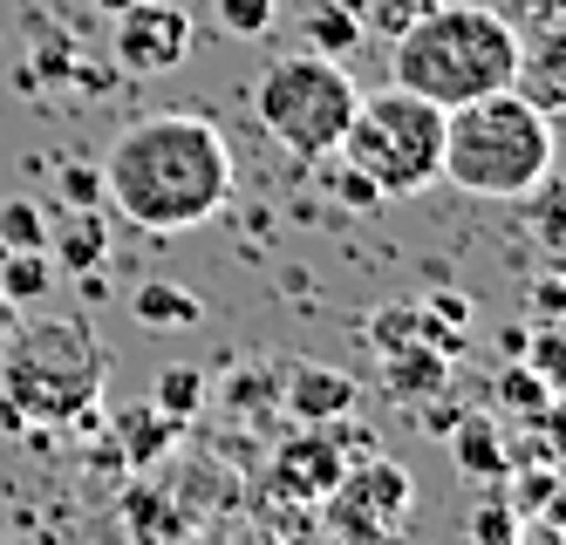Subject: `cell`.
<instances>
[{"mask_svg":"<svg viewBox=\"0 0 566 545\" xmlns=\"http://www.w3.org/2000/svg\"><path fill=\"white\" fill-rule=\"evenodd\" d=\"M103 198L144 232H198L232 205V150L212 116L157 109L103 150Z\"/></svg>","mask_w":566,"mask_h":545,"instance_id":"cell-1","label":"cell"},{"mask_svg":"<svg viewBox=\"0 0 566 545\" xmlns=\"http://www.w3.org/2000/svg\"><path fill=\"white\" fill-rule=\"evenodd\" d=\"M518 28L484 8V0H458V8H437L396 34V55H389V82L410 90L437 109H458V103H478L492 90H512L518 75Z\"/></svg>","mask_w":566,"mask_h":545,"instance_id":"cell-2","label":"cell"},{"mask_svg":"<svg viewBox=\"0 0 566 545\" xmlns=\"http://www.w3.org/2000/svg\"><path fill=\"white\" fill-rule=\"evenodd\" d=\"M103 382H109V355L90 321H69V314L14 321L8 355H0V402L21 423H49V430L83 423Z\"/></svg>","mask_w":566,"mask_h":545,"instance_id":"cell-3","label":"cell"},{"mask_svg":"<svg viewBox=\"0 0 566 545\" xmlns=\"http://www.w3.org/2000/svg\"><path fill=\"white\" fill-rule=\"evenodd\" d=\"M553 171V116L518 90L443 109V178L471 198H525Z\"/></svg>","mask_w":566,"mask_h":545,"instance_id":"cell-4","label":"cell"},{"mask_svg":"<svg viewBox=\"0 0 566 545\" xmlns=\"http://www.w3.org/2000/svg\"><path fill=\"white\" fill-rule=\"evenodd\" d=\"M335 157H348L355 171H369L382 198H410V191L443 178V109L389 82V90L355 103Z\"/></svg>","mask_w":566,"mask_h":545,"instance_id":"cell-5","label":"cell"},{"mask_svg":"<svg viewBox=\"0 0 566 545\" xmlns=\"http://www.w3.org/2000/svg\"><path fill=\"white\" fill-rule=\"evenodd\" d=\"M355 103H361V90H355L348 62H328L314 49L307 55H280L253 90V109L266 123V137L280 150H294V157H335Z\"/></svg>","mask_w":566,"mask_h":545,"instance_id":"cell-6","label":"cell"},{"mask_svg":"<svg viewBox=\"0 0 566 545\" xmlns=\"http://www.w3.org/2000/svg\"><path fill=\"white\" fill-rule=\"evenodd\" d=\"M417 505V478L396 457H361L355 471H342V484L321 497V518L342 545H389Z\"/></svg>","mask_w":566,"mask_h":545,"instance_id":"cell-7","label":"cell"},{"mask_svg":"<svg viewBox=\"0 0 566 545\" xmlns=\"http://www.w3.org/2000/svg\"><path fill=\"white\" fill-rule=\"evenodd\" d=\"M342 471H348V423H294L273 443L266 484L287 505H321L342 484Z\"/></svg>","mask_w":566,"mask_h":545,"instance_id":"cell-8","label":"cell"},{"mask_svg":"<svg viewBox=\"0 0 566 545\" xmlns=\"http://www.w3.org/2000/svg\"><path fill=\"white\" fill-rule=\"evenodd\" d=\"M109 55L124 75H171L191 62V14L178 0H137V8L116 14Z\"/></svg>","mask_w":566,"mask_h":545,"instance_id":"cell-9","label":"cell"},{"mask_svg":"<svg viewBox=\"0 0 566 545\" xmlns=\"http://www.w3.org/2000/svg\"><path fill=\"white\" fill-rule=\"evenodd\" d=\"M280 416H294V423H348L355 382L328 361H280Z\"/></svg>","mask_w":566,"mask_h":545,"instance_id":"cell-10","label":"cell"},{"mask_svg":"<svg viewBox=\"0 0 566 545\" xmlns=\"http://www.w3.org/2000/svg\"><path fill=\"white\" fill-rule=\"evenodd\" d=\"M49 266L55 273H96L109 260V219L96 205H69V219H49Z\"/></svg>","mask_w":566,"mask_h":545,"instance_id":"cell-11","label":"cell"},{"mask_svg":"<svg viewBox=\"0 0 566 545\" xmlns=\"http://www.w3.org/2000/svg\"><path fill=\"white\" fill-rule=\"evenodd\" d=\"M451 457H458V471H471V478H484V484H499L505 471H512V443L499 437V423L484 409H458L451 416Z\"/></svg>","mask_w":566,"mask_h":545,"instance_id":"cell-12","label":"cell"},{"mask_svg":"<svg viewBox=\"0 0 566 545\" xmlns=\"http://www.w3.org/2000/svg\"><path fill=\"white\" fill-rule=\"evenodd\" d=\"M443 382H451V355L430 348V342H410V348L382 355V389L396 402H430V396H443Z\"/></svg>","mask_w":566,"mask_h":545,"instance_id":"cell-13","label":"cell"},{"mask_svg":"<svg viewBox=\"0 0 566 545\" xmlns=\"http://www.w3.org/2000/svg\"><path fill=\"white\" fill-rule=\"evenodd\" d=\"M130 321L150 327V334H185L206 321V307H198V293L178 286V280H137L130 286Z\"/></svg>","mask_w":566,"mask_h":545,"instance_id":"cell-14","label":"cell"},{"mask_svg":"<svg viewBox=\"0 0 566 545\" xmlns=\"http://www.w3.org/2000/svg\"><path fill=\"white\" fill-rule=\"evenodd\" d=\"M301 34H307V49H314V55L348 62V55L361 49V34H369V21H361L348 0H314V8L301 14Z\"/></svg>","mask_w":566,"mask_h":545,"instance_id":"cell-15","label":"cell"},{"mask_svg":"<svg viewBox=\"0 0 566 545\" xmlns=\"http://www.w3.org/2000/svg\"><path fill=\"white\" fill-rule=\"evenodd\" d=\"M226 409L253 416V423H273L280 416V361H247L226 375Z\"/></svg>","mask_w":566,"mask_h":545,"instance_id":"cell-16","label":"cell"},{"mask_svg":"<svg viewBox=\"0 0 566 545\" xmlns=\"http://www.w3.org/2000/svg\"><path fill=\"white\" fill-rule=\"evenodd\" d=\"M492 396H499V409H512V416H525V423H546L553 416V382L546 375H533L525 361H505L499 375H492Z\"/></svg>","mask_w":566,"mask_h":545,"instance_id":"cell-17","label":"cell"},{"mask_svg":"<svg viewBox=\"0 0 566 545\" xmlns=\"http://www.w3.org/2000/svg\"><path fill=\"white\" fill-rule=\"evenodd\" d=\"M499 484H505V505L518 518H559V471L553 464H512Z\"/></svg>","mask_w":566,"mask_h":545,"instance_id":"cell-18","label":"cell"},{"mask_svg":"<svg viewBox=\"0 0 566 545\" xmlns=\"http://www.w3.org/2000/svg\"><path fill=\"white\" fill-rule=\"evenodd\" d=\"M150 409H157V416H171V423L185 430V423H191V416H198V409H206V375H198L191 361H178V368H165V375H157V382H150Z\"/></svg>","mask_w":566,"mask_h":545,"instance_id":"cell-19","label":"cell"},{"mask_svg":"<svg viewBox=\"0 0 566 545\" xmlns=\"http://www.w3.org/2000/svg\"><path fill=\"white\" fill-rule=\"evenodd\" d=\"M49 286H55L49 253H0V293H8L14 307H42Z\"/></svg>","mask_w":566,"mask_h":545,"instance_id":"cell-20","label":"cell"},{"mask_svg":"<svg viewBox=\"0 0 566 545\" xmlns=\"http://www.w3.org/2000/svg\"><path fill=\"white\" fill-rule=\"evenodd\" d=\"M116 437H124V457L144 471V464H157V457L178 443V423H171V416H157V409H137V416L116 423Z\"/></svg>","mask_w":566,"mask_h":545,"instance_id":"cell-21","label":"cell"},{"mask_svg":"<svg viewBox=\"0 0 566 545\" xmlns=\"http://www.w3.org/2000/svg\"><path fill=\"white\" fill-rule=\"evenodd\" d=\"M423 307L417 301H389V307H376L369 314V348L376 355H396V348H410V342H423Z\"/></svg>","mask_w":566,"mask_h":545,"instance_id":"cell-22","label":"cell"},{"mask_svg":"<svg viewBox=\"0 0 566 545\" xmlns=\"http://www.w3.org/2000/svg\"><path fill=\"white\" fill-rule=\"evenodd\" d=\"M49 245V212L34 198H8L0 205V253H42Z\"/></svg>","mask_w":566,"mask_h":545,"instance_id":"cell-23","label":"cell"},{"mask_svg":"<svg viewBox=\"0 0 566 545\" xmlns=\"http://www.w3.org/2000/svg\"><path fill=\"white\" fill-rule=\"evenodd\" d=\"M525 198H539L533 205V239H539V253H546V266H559V245H566V198H559V178L546 171Z\"/></svg>","mask_w":566,"mask_h":545,"instance_id":"cell-24","label":"cell"},{"mask_svg":"<svg viewBox=\"0 0 566 545\" xmlns=\"http://www.w3.org/2000/svg\"><path fill=\"white\" fill-rule=\"evenodd\" d=\"M471 545H525V518L505 505V491H484L471 505Z\"/></svg>","mask_w":566,"mask_h":545,"instance_id":"cell-25","label":"cell"},{"mask_svg":"<svg viewBox=\"0 0 566 545\" xmlns=\"http://www.w3.org/2000/svg\"><path fill=\"white\" fill-rule=\"evenodd\" d=\"M212 21H219L226 34H247V41H260V34L280 21V0H212Z\"/></svg>","mask_w":566,"mask_h":545,"instance_id":"cell-26","label":"cell"},{"mask_svg":"<svg viewBox=\"0 0 566 545\" xmlns=\"http://www.w3.org/2000/svg\"><path fill=\"white\" fill-rule=\"evenodd\" d=\"M417 307H423V321H430V327H451V334H464V327H471V314H478L464 286H430Z\"/></svg>","mask_w":566,"mask_h":545,"instance_id":"cell-27","label":"cell"},{"mask_svg":"<svg viewBox=\"0 0 566 545\" xmlns=\"http://www.w3.org/2000/svg\"><path fill=\"white\" fill-rule=\"evenodd\" d=\"M328 191H335V198L348 205V212H376V205H382L376 178H369V171H355L348 157H335V171H328Z\"/></svg>","mask_w":566,"mask_h":545,"instance_id":"cell-28","label":"cell"},{"mask_svg":"<svg viewBox=\"0 0 566 545\" xmlns=\"http://www.w3.org/2000/svg\"><path fill=\"white\" fill-rule=\"evenodd\" d=\"M559 8H566V0H499V14L518 28V41L525 34H553L559 28Z\"/></svg>","mask_w":566,"mask_h":545,"instance_id":"cell-29","label":"cell"},{"mask_svg":"<svg viewBox=\"0 0 566 545\" xmlns=\"http://www.w3.org/2000/svg\"><path fill=\"white\" fill-rule=\"evenodd\" d=\"M430 8H437V0H376V8H369V28L396 41L402 28H417V21H423Z\"/></svg>","mask_w":566,"mask_h":545,"instance_id":"cell-30","label":"cell"},{"mask_svg":"<svg viewBox=\"0 0 566 545\" xmlns=\"http://www.w3.org/2000/svg\"><path fill=\"white\" fill-rule=\"evenodd\" d=\"M533 375H546V382L559 389V321H539L533 327V361H525Z\"/></svg>","mask_w":566,"mask_h":545,"instance_id":"cell-31","label":"cell"},{"mask_svg":"<svg viewBox=\"0 0 566 545\" xmlns=\"http://www.w3.org/2000/svg\"><path fill=\"white\" fill-rule=\"evenodd\" d=\"M62 198L69 205H96L103 198V171H96V164H69V171H62Z\"/></svg>","mask_w":566,"mask_h":545,"instance_id":"cell-32","label":"cell"},{"mask_svg":"<svg viewBox=\"0 0 566 545\" xmlns=\"http://www.w3.org/2000/svg\"><path fill=\"white\" fill-rule=\"evenodd\" d=\"M533 307H539V321L559 314V273H539V280H533Z\"/></svg>","mask_w":566,"mask_h":545,"instance_id":"cell-33","label":"cell"},{"mask_svg":"<svg viewBox=\"0 0 566 545\" xmlns=\"http://www.w3.org/2000/svg\"><path fill=\"white\" fill-rule=\"evenodd\" d=\"M14 321H21V307L8 301V293H0V342H8V334H14Z\"/></svg>","mask_w":566,"mask_h":545,"instance_id":"cell-34","label":"cell"},{"mask_svg":"<svg viewBox=\"0 0 566 545\" xmlns=\"http://www.w3.org/2000/svg\"><path fill=\"white\" fill-rule=\"evenodd\" d=\"M232 545H280V538H273V532H239Z\"/></svg>","mask_w":566,"mask_h":545,"instance_id":"cell-35","label":"cell"},{"mask_svg":"<svg viewBox=\"0 0 566 545\" xmlns=\"http://www.w3.org/2000/svg\"><path fill=\"white\" fill-rule=\"evenodd\" d=\"M96 8H103V14H124V8H137V0H96Z\"/></svg>","mask_w":566,"mask_h":545,"instance_id":"cell-36","label":"cell"}]
</instances>
